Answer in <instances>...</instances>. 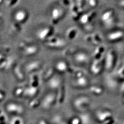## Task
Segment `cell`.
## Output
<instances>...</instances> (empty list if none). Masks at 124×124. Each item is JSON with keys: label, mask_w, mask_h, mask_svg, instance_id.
<instances>
[{"label": "cell", "mask_w": 124, "mask_h": 124, "mask_svg": "<svg viewBox=\"0 0 124 124\" xmlns=\"http://www.w3.org/2000/svg\"><path fill=\"white\" fill-rule=\"evenodd\" d=\"M62 80L60 74H57L56 75L51 77L47 81V85L49 88L56 89L59 87L62 84Z\"/></svg>", "instance_id": "cell-7"}, {"label": "cell", "mask_w": 124, "mask_h": 124, "mask_svg": "<svg viewBox=\"0 0 124 124\" xmlns=\"http://www.w3.org/2000/svg\"><path fill=\"white\" fill-rule=\"evenodd\" d=\"M124 36V32L116 30L108 33L106 35L107 40L111 42H115L122 40Z\"/></svg>", "instance_id": "cell-6"}, {"label": "cell", "mask_w": 124, "mask_h": 124, "mask_svg": "<svg viewBox=\"0 0 124 124\" xmlns=\"http://www.w3.org/2000/svg\"><path fill=\"white\" fill-rule=\"evenodd\" d=\"M115 11L113 9H108L101 14L100 21L106 28L111 27L115 22Z\"/></svg>", "instance_id": "cell-1"}, {"label": "cell", "mask_w": 124, "mask_h": 124, "mask_svg": "<svg viewBox=\"0 0 124 124\" xmlns=\"http://www.w3.org/2000/svg\"><path fill=\"white\" fill-rule=\"evenodd\" d=\"M115 55L114 51L111 50L107 54L105 60V66L107 69L110 70L112 69L115 64Z\"/></svg>", "instance_id": "cell-9"}, {"label": "cell", "mask_w": 124, "mask_h": 124, "mask_svg": "<svg viewBox=\"0 0 124 124\" xmlns=\"http://www.w3.org/2000/svg\"><path fill=\"white\" fill-rule=\"evenodd\" d=\"M55 70L58 74H62L66 73L69 70L68 62L64 59L58 60L55 62L54 65Z\"/></svg>", "instance_id": "cell-5"}, {"label": "cell", "mask_w": 124, "mask_h": 124, "mask_svg": "<svg viewBox=\"0 0 124 124\" xmlns=\"http://www.w3.org/2000/svg\"><path fill=\"white\" fill-rule=\"evenodd\" d=\"M72 58L75 63L79 65L85 66L90 63V56L85 51H76L73 54Z\"/></svg>", "instance_id": "cell-2"}, {"label": "cell", "mask_w": 124, "mask_h": 124, "mask_svg": "<svg viewBox=\"0 0 124 124\" xmlns=\"http://www.w3.org/2000/svg\"><path fill=\"white\" fill-rule=\"evenodd\" d=\"M72 84L76 87L85 88L89 85V81L87 77L83 75L75 77Z\"/></svg>", "instance_id": "cell-8"}, {"label": "cell", "mask_w": 124, "mask_h": 124, "mask_svg": "<svg viewBox=\"0 0 124 124\" xmlns=\"http://www.w3.org/2000/svg\"><path fill=\"white\" fill-rule=\"evenodd\" d=\"M65 14L64 8L61 6L55 5L50 12V18L53 23H57L64 17Z\"/></svg>", "instance_id": "cell-3"}, {"label": "cell", "mask_w": 124, "mask_h": 124, "mask_svg": "<svg viewBox=\"0 0 124 124\" xmlns=\"http://www.w3.org/2000/svg\"><path fill=\"white\" fill-rule=\"evenodd\" d=\"M53 32V28L49 25L42 26L36 32V36L40 41L45 42L51 36Z\"/></svg>", "instance_id": "cell-4"}]
</instances>
